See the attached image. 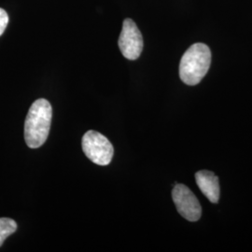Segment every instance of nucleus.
<instances>
[{
  "mask_svg": "<svg viewBox=\"0 0 252 252\" xmlns=\"http://www.w3.org/2000/svg\"><path fill=\"white\" fill-rule=\"evenodd\" d=\"M53 108L49 101L40 98L29 108L25 123V139L27 146L36 149L44 144L50 133Z\"/></svg>",
  "mask_w": 252,
  "mask_h": 252,
  "instance_id": "f257e3e1",
  "label": "nucleus"
},
{
  "mask_svg": "<svg viewBox=\"0 0 252 252\" xmlns=\"http://www.w3.org/2000/svg\"><path fill=\"white\" fill-rule=\"evenodd\" d=\"M210 63L211 52L206 44L195 43L190 46L180 60L181 81L189 86L198 84L207 75Z\"/></svg>",
  "mask_w": 252,
  "mask_h": 252,
  "instance_id": "f03ea898",
  "label": "nucleus"
},
{
  "mask_svg": "<svg viewBox=\"0 0 252 252\" xmlns=\"http://www.w3.org/2000/svg\"><path fill=\"white\" fill-rule=\"evenodd\" d=\"M81 146L84 154L91 161L98 165H108L114 154L113 146L105 135L90 130L82 136Z\"/></svg>",
  "mask_w": 252,
  "mask_h": 252,
  "instance_id": "7ed1b4c3",
  "label": "nucleus"
},
{
  "mask_svg": "<svg viewBox=\"0 0 252 252\" xmlns=\"http://www.w3.org/2000/svg\"><path fill=\"white\" fill-rule=\"evenodd\" d=\"M118 44L122 54L128 60H136L140 56L143 50V37L133 20L124 21Z\"/></svg>",
  "mask_w": 252,
  "mask_h": 252,
  "instance_id": "20e7f679",
  "label": "nucleus"
},
{
  "mask_svg": "<svg viewBox=\"0 0 252 252\" xmlns=\"http://www.w3.org/2000/svg\"><path fill=\"white\" fill-rule=\"evenodd\" d=\"M172 198L178 212L189 221H197L202 215V207L192 191L183 184H176Z\"/></svg>",
  "mask_w": 252,
  "mask_h": 252,
  "instance_id": "39448f33",
  "label": "nucleus"
},
{
  "mask_svg": "<svg viewBox=\"0 0 252 252\" xmlns=\"http://www.w3.org/2000/svg\"><path fill=\"white\" fill-rule=\"evenodd\" d=\"M195 180L199 189L211 203L216 204L220 199L219 178L211 171L202 170L195 174Z\"/></svg>",
  "mask_w": 252,
  "mask_h": 252,
  "instance_id": "423d86ee",
  "label": "nucleus"
},
{
  "mask_svg": "<svg viewBox=\"0 0 252 252\" xmlns=\"http://www.w3.org/2000/svg\"><path fill=\"white\" fill-rule=\"evenodd\" d=\"M17 230V223L9 218H0V247L6 238Z\"/></svg>",
  "mask_w": 252,
  "mask_h": 252,
  "instance_id": "0eeeda50",
  "label": "nucleus"
},
{
  "mask_svg": "<svg viewBox=\"0 0 252 252\" xmlns=\"http://www.w3.org/2000/svg\"><path fill=\"white\" fill-rule=\"evenodd\" d=\"M8 24H9V15L6 12V10L0 8V36L4 33Z\"/></svg>",
  "mask_w": 252,
  "mask_h": 252,
  "instance_id": "6e6552de",
  "label": "nucleus"
}]
</instances>
